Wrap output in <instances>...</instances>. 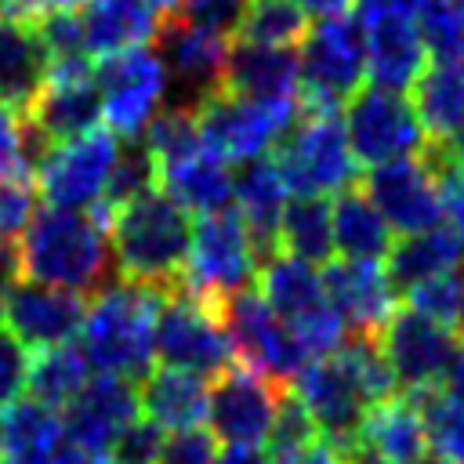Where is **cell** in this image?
<instances>
[{"instance_id": "cell-1", "label": "cell", "mask_w": 464, "mask_h": 464, "mask_svg": "<svg viewBox=\"0 0 464 464\" xmlns=\"http://www.w3.org/2000/svg\"><path fill=\"white\" fill-rule=\"evenodd\" d=\"M112 268L109 228L91 210L44 207L29 218L11 246V272L18 279L62 286L72 294H98Z\"/></svg>"}, {"instance_id": "cell-2", "label": "cell", "mask_w": 464, "mask_h": 464, "mask_svg": "<svg viewBox=\"0 0 464 464\" xmlns=\"http://www.w3.org/2000/svg\"><path fill=\"white\" fill-rule=\"evenodd\" d=\"M163 294L167 290L120 279L112 286H102L87 301L80 352L98 373H120L134 381L152 370V334Z\"/></svg>"}, {"instance_id": "cell-3", "label": "cell", "mask_w": 464, "mask_h": 464, "mask_svg": "<svg viewBox=\"0 0 464 464\" xmlns=\"http://www.w3.org/2000/svg\"><path fill=\"white\" fill-rule=\"evenodd\" d=\"M188 214L160 188L134 196L109 221V243L120 279L174 290L188 257Z\"/></svg>"}, {"instance_id": "cell-4", "label": "cell", "mask_w": 464, "mask_h": 464, "mask_svg": "<svg viewBox=\"0 0 464 464\" xmlns=\"http://www.w3.org/2000/svg\"><path fill=\"white\" fill-rule=\"evenodd\" d=\"M297 98H243L214 91L196 102L199 145L221 163H250L279 145V138L297 123Z\"/></svg>"}, {"instance_id": "cell-5", "label": "cell", "mask_w": 464, "mask_h": 464, "mask_svg": "<svg viewBox=\"0 0 464 464\" xmlns=\"http://www.w3.org/2000/svg\"><path fill=\"white\" fill-rule=\"evenodd\" d=\"M254 279H257V294L290 326V334L304 348L308 362L326 359L341 348V341L348 337L344 323L323 290V276L308 261H297V257L276 250L257 265Z\"/></svg>"}, {"instance_id": "cell-6", "label": "cell", "mask_w": 464, "mask_h": 464, "mask_svg": "<svg viewBox=\"0 0 464 464\" xmlns=\"http://www.w3.org/2000/svg\"><path fill=\"white\" fill-rule=\"evenodd\" d=\"M301 87H297V105L301 116L315 112H337L366 76V47H362V29L355 14H330L319 18L304 40H301Z\"/></svg>"}, {"instance_id": "cell-7", "label": "cell", "mask_w": 464, "mask_h": 464, "mask_svg": "<svg viewBox=\"0 0 464 464\" xmlns=\"http://www.w3.org/2000/svg\"><path fill=\"white\" fill-rule=\"evenodd\" d=\"M257 265L261 261H257V250H254V239L243 218L232 207H225V210L203 214L192 225L188 257H185L178 286L192 294L196 301L218 308L236 290L250 286V279L257 276Z\"/></svg>"}, {"instance_id": "cell-8", "label": "cell", "mask_w": 464, "mask_h": 464, "mask_svg": "<svg viewBox=\"0 0 464 464\" xmlns=\"http://www.w3.org/2000/svg\"><path fill=\"white\" fill-rule=\"evenodd\" d=\"M272 160L279 163L290 196L341 192V188H352L359 178V160L352 156V145L337 112L297 116V123L279 138Z\"/></svg>"}, {"instance_id": "cell-9", "label": "cell", "mask_w": 464, "mask_h": 464, "mask_svg": "<svg viewBox=\"0 0 464 464\" xmlns=\"http://www.w3.org/2000/svg\"><path fill=\"white\" fill-rule=\"evenodd\" d=\"M120 145L123 138H116L109 127H94L80 138L47 145L33 167L36 196H44L47 207L91 210L105 196Z\"/></svg>"}, {"instance_id": "cell-10", "label": "cell", "mask_w": 464, "mask_h": 464, "mask_svg": "<svg viewBox=\"0 0 464 464\" xmlns=\"http://www.w3.org/2000/svg\"><path fill=\"white\" fill-rule=\"evenodd\" d=\"M218 315H221L225 337L232 344V362L257 370L283 384H290L297 377V370L308 362V355L297 344V337L290 334V326L265 304V297L254 286H243L232 297H225L218 304Z\"/></svg>"}, {"instance_id": "cell-11", "label": "cell", "mask_w": 464, "mask_h": 464, "mask_svg": "<svg viewBox=\"0 0 464 464\" xmlns=\"http://www.w3.org/2000/svg\"><path fill=\"white\" fill-rule=\"evenodd\" d=\"M152 352L163 366L199 377H218L225 366H232V344L225 337L218 308L196 301L181 286L167 290L160 301Z\"/></svg>"}, {"instance_id": "cell-12", "label": "cell", "mask_w": 464, "mask_h": 464, "mask_svg": "<svg viewBox=\"0 0 464 464\" xmlns=\"http://www.w3.org/2000/svg\"><path fill=\"white\" fill-rule=\"evenodd\" d=\"M94 83L102 94V123L116 138H138L145 123L160 112L170 72L163 58L145 44L105 54L94 69Z\"/></svg>"}, {"instance_id": "cell-13", "label": "cell", "mask_w": 464, "mask_h": 464, "mask_svg": "<svg viewBox=\"0 0 464 464\" xmlns=\"http://www.w3.org/2000/svg\"><path fill=\"white\" fill-rule=\"evenodd\" d=\"M344 134L352 145V156L366 167L420 156L428 149V134L413 112V105L381 87H359L344 102Z\"/></svg>"}, {"instance_id": "cell-14", "label": "cell", "mask_w": 464, "mask_h": 464, "mask_svg": "<svg viewBox=\"0 0 464 464\" xmlns=\"http://www.w3.org/2000/svg\"><path fill=\"white\" fill-rule=\"evenodd\" d=\"M83 312H87L83 294L62 286L18 279V276H7V283L0 286V330L22 352H40L72 341L83 326Z\"/></svg>"}, {"instance_id": "cell-15", "label": "cell", "mask_w": 464, "mask_h": 464, "mask_svg": "<svg viewBox=\"0 0 464 464\" xmlns=\"http://www.w3.org/2000/svg\"><path fill=\"white\" fill-rule=\"evenodd\" d=\"M290 384L272 381L239 362L225 366L207 388V420L210 435L225 446H261L272 431L276 410Z\"/></svg>"}, {"instance_id": "cell-16", "label": "cell", "mask_w": 464, "mask_h": 464, "mask_svg": "<svg viewBox=\"0 0 464 464\" xmlns=\"http://www.w3.org/2000/svg\"><path fill=\"white\" fill-rule=\"evenodd\" d=\"M359 29L366 47V76L381 91H410L420 69L428 65V51L420 44L410 0H377L359 7Z\"/></svg>"}, {"instance_id": "cell-17", "label": "cell", "mask_w": 464, "mask_h": 464, "mask_svg": "<svg viewBox=\"0 0 464 464\" xmlns=\"http://www.w3.org/2000/svg\"><path fill=\"white\" fill-rule=\"evenodd\" d=\"M377 344H381L399 388H406V392L439 388V381L457 352V337L450 334V326L420 315L410 304L395 308L384 319V326L377 330Z\"/></svg>"}, {"instance_id": "cell-18", "label": "cell", "mask_w": 464, "mask_h": 464, "mask_svg": "<svg viewBox=\"0 0 464 464\" xmlns=\"http://www.w3.org/2000/svg\"><path fill=\"white\" fill-rule=\"evenodd\" d=\"M362 192L381 210L388 228L399 232V236L424 232V228H435L442 221L439 178H435V170H431L424 152L370 167Z\"/></svg>"}, {"instance_id": "cell-19", "label": "cell", "mask_w": 464, "mask_h": 464, "mask_svg": "<svg viewBox=\"0 0 464 464\" xmlns=\"http://www.w3.org/2000/svg\"><path fill=\"white\" fill-rule=\"evenodd\" d=\"M294 395L304 402V410L315 420L319 439L334 453H341V450H348V446L359 442L366 402L359 399V392L348 381V373L337 362V355L304 362L297 370V377H294Z\"/></svg>"}, {"instance_id": "cell-20", "label": "cell", "mask_w": 464, "mask_h": 464, "mask_svg": "<svg viewBox=\"0 0 464 464\" xmlns=\"http://www.w3.org/2000/svg\"><path fill=\"white\" fill-rule=\"evenodd\" d=\"M62 431L65 442L87 446V450H105L116 442V435L141 417V402H138V388L130 377L120 373H94L87 377V384L62 406Z\"/></svg>"}, {"instance_id": "cell-21", "label": "cell", "mask_w": 464, "mask_h": 464, "mask_svg": "<svg viewBox=\"0 0 464 464\" xmlns=\"http://www.w3.org/2000/svg\"><path fill=\"white\" fill-rule=\"evenodd\" d=\"M160 44H163V65L170 80L185 91L181 102L196 105L207 94L221 91L225 80V62H228V36L188 25V22H160Z\"/></svg>"}, {"instance_id": "cell-22", "label": "cell", "mask_w": 464, "mask_h": 464, "mask_svg": "<svg viewBox=\"0 0 464 464\" xmlns=\"http://www.w3.org/2000/svg\"><path fill=\"white\" fill-rule=\"evenodd\" d=\"M323 290L352 334H377L384 319L395 312V290L381 268V261H326Z\"/></svg>"}, {"instance_id": "cell-23", "label": "cell", "mask_w": 464, "mask_h": 464, "mask_svg": "<svg viewBox=\"0 0 464 464\" xmlns=\"http://www.w3.org/2000/svg\"><path fill=\"white\" fill-rule=\"evenodd\" d=\"M29 127L40 134L44 145H58L69 138H80L102 123V94L94 76L76 80H44L36 98L25 109Z\"/></svg>"}, {"instance_id": "cell-24", "label": "cell", "mask_w": 464, "mask_h": 464, "mask_svg": "<svg viewBox=\"0 0 464 464\" xmlns=\"http://www.w3.org/2000/svg\"><path fill=\"white\" fill-rule=\"evenodd\" d=\"M232 199H236V214L243 218L250 239H254L257 261H265L268 254L279 250V218L290 199L279 163L272 156H257V160L243 163V170L232 181Z\"/></svg>"}, {"instance_id": "cell-25", "label": "cell", "mask_w": 464, "mask_h": 464, "mask_svg": "<svg viewBox=\"0 0 464 464\" xmlns=\"http://www.w3.org/2000/svg\"><path fill=\"white\" fill-rule=\"evenodd\" d=\"M301 62L294 47H261V44H232L225 62L221 91L243 98H297Z\"/></svg>"}, {"instance_id": "cell-26", "label": "cell", "mask_w": 464, "mask_h": 464, "mask_svg": "<svg viewBox=\"0 0 464 464\" xmlns=\"http://www.w3.org/2000/svg\"><path fill=\"white\" fill-rule=\"evenodd\" d=\"M80 29L87 54H116L127 47H145L160 33V14L149 0H83Z\"/></svg>"}, {"instance_id": "cell-27", "label": "cell", "mask_w": 464, "mask_h": 464, "mask_svg": "<svg viewBox=\"0 0 464 464\" xmlns=\"http://www.w3.org/2000/svg\"><path fill=\"white\" fill-rule=\"evenodd\" d=\"M47 62L33 18H0V105L25 112L47 80Z\"/></svg>"}, {"instance_id": "cell-28", "label": "cell", "mask_w": 464, "mask_h": 464, "mask_svg": "<svg viewBox=\"0 0 464 464\" xmlns=\"http://www.w3.org/2000/svg\"><path fill=\"white\" fill-rule=\"evenodd\" d=\"M65 442L62 413L36 399H14L0 410V464H51Z\"/></svg>"}, {"instance_id": "cell-29", "label": "cell", "mask_w": 464, "mask_h": 464, "mask_svg": "<svg viewBox=\"0 0 464 464\" xmlns=\"http://www.w3.org/2000/svg\"><path fill=\"white\" fill-rule=\"evenodd\" d=\"M138 402H141V417H149L163 431H185L203 424L207 417V384L199 373L156 366L141 377Z\"/></svg>"}, {"instance_id": "cell-30", "label": "cell", "mask_w": 464, "mask_h": 464, "mask_svg": "<svg viewBox=\"0 0 464 464\" xmlns=\"http://www.w3.org/2000/svg\"><path fill=\"white\" fill-rule=\"evenodd\" d=\"M232 181H236V174L228 170V163L214 160L203 149L156 170L160 192L170 196L185 214H199V218L225 210L232 203Z\"/></svg>"}, {"instance_id": "cell-31", "label": "cell", "mask_w": 464, "mask_h": 464, "mask_svg": "<svg viewBox=\"0 0 464 464\" xmlns=\"http://www.w3.org/2000/svg\"><path fill=\"white\" fill-rule=\"evenodd\" d=\"M464 261V243L453 228H424V232H410L399 243H392L388 257H384V276L392 283L395 294H406L410 286L453 272Z\"/></svg>"}, {"instance_id": "cell-32", "label": "cell", "mask_w": 464, "mask_h": 464, "mask_svg": "<svg viewBox=\"0 0 464 464\" xmlns=\"http://www.w3.org/2000/svg\"><path fill=\"white\" fill-rule=\"evenodd\" d=\"M413 112L428 141H450L464 123V62H431L413 80Z\"/></svg>"}, {"instance_id": "cell-33", "label": "cell", "mask_w": 464, "mask_h": 464, "mask_svg": "<svg viewBox=\"0 0 464 464\" xmlns=\"http://www.w3.org/2000/svg\"><path fill=\"white\" fill-rule=\"evenodd\" d=\"M330 225H334V246L341 250V257L352 261H384L395 243L388 221L359 188L337 192V199L330 203Z\"/></svg>"}, {"instance_id": "cell-34", "label": "cell", "mask_w": 464, "mask_h": 464, "mask_svg": "<svg viewBox=\"0 0 464 464\" xmlns=\"http://www.w3.org/2000/svg\"><path fill=\"white\" fill-rule=\"evenodd\" d=\"M359 439L366 446H373L388 464H413L428 450L424 420H420V413L406 392L370 406L362 417Z\"/></svg>"}, {"instance_id": "cell-35", "label": "cell", "mask_w": 464, "mask_h": 464, "mask_svg": "<svg viewBox=\"0 0 464 464\" xmlns=\"http://www.w3.org/2000/svg\"><path fill=\"white\" fill-rule=\"evenodd\" d=\"M91 377V362L76 344H51L25 355V384L22 392L44 406L62 410Z\"/></svg>"}, {"instance_id": "cell-36", "label": "cell", "mask_w": 464, "mask_h": 464, "mask_svg": "<svg viewBox=\"0 0 464 464\" xmlns=\"http://www.w3.org/2000/svg\"><path fill=\"white\" fill-rule=\"evenodd\" d=\"M279 254L308 265H326L334 257L330 203L323 196H294L279 218Z\"/></svg>"}, {"instance_id": "cell-37", "label": "cell", "mask_w": 464, "mask_h": 464, "mask_svg": "<svg viewBox=\"0 0 464 464\" xmlns=\"http://www.w3.org/2000/svg\"><path fill=\"white\" fill-rule=\"evenodd\" d=\"M334 355L344 366V373L355 384L366 410L399 395V381H395V373H392V366H388V359L377 344V334H348Z\"/></svg>"}, {"instance_id": "cell-38", "label": "cell", "mask_w": 464, "mask_h": 464, "mask_svg": "<svg viewBox=\"0 0 464 464\" xmlns=\"http://www.w3.org/2000/svg\"><path fill=\"white\" fill-rule=\"evenodd\" d=\"M308 33V14L294 0H250L236 40L261 44V47H294Z\"/></svg>"}, {"instance_id": "cell-39", "label": "cell", "mask_w": 464, "mask_h": 464, "mask_svg": "<svg viewBox=\"0 0 464 464\" xmlns=\"http://www.w3.org/2000/svg\"><path fill=\"white\" fill-rule=\"evenodd\" d=\"M141 134H145L141 145L149 149L156 170L167 167V163H178V160H185V156H192V152L203 149V145H199V127H196V105H188V102H178V105H170V109H160V112L145 123Z\"/></svg>"}, {"instance_id": "cell-40", "label": "cell", "mask_w": 464, "mask_h": 464, "mask_svg": "<svg viewBox=\"0 0 464 464\" xmlns=\"http://www.w3.org/2000/svg\"><path fill=\"white\" fill-rule=\"evenodd\" d=\"M431 62H464V11L457 0H410Z\"/></svg>"}, {"instance_id": "cell-41", "label": "cell", "mask_w": 464, "mask_h": 464, "mask_svg": "<svg viewBox=\"0 0 464 464\" xmlns=\"http://www.w3.org/2000/svg\"><path fill=\"white\" fill-rule=\"evenodd\" d=\"M424 420V435L435 446L439 457H446L450 464H464V406L446 399L439 388H420V392H406Z\"/></svg>"}, {"instance_id": "cell-42", "label": "cell", "mask_w": 464, "mask_h": 464, "mask_svg": "<svg viewBox=\"0 0 464 464\" xmlns=\"http://www.w3.org/2000/svg\"><path fill=\"white\" fill-rule=\"evenodd\" d=\"M47 145L29 127L25 112L0 105V181L7 178H33V167Z\"/></svg>"}, {"instance_id": "cell-43", "label": "cell", "mask_w": 464, "mask_h": 464, "mask_svg": "<svg viewBox=\"0 0 464 464\" xmlns=\"http://www.w3.org/2000/svg\"><path fill=\"white\" fill-rule=\"evenodd\" d=\"M406 304L417 308L420 315L442 323V326H453L457 323V304H460V272H442V276H431L417 286H410L406 294Z\"/></svg>"}, {"instance_id": "cell-44", "label": "cell", "mask_w": 464, "mask_h": 464, "mask_svg": "<svg viewBox=\"0 0 464 464\" xmlns=\"http://www.w3.org/2000/svg\"><path fill=\"white\" fill-rule=\"evenodd\" d=\"M319 439V431H315V420H312V413L304 410V402L294 395V388H286V395H283V402H279V410H276V420H272V431H268V450H272V457L276 453H286V450H297V446H308V442H315Z\"/></svg>"}, {"instance_id": "cell-45", "label": "cell", "mask_w": 464, "mask_h": 464, "mask_svg": "<svg viewBox=\"0 0 464 464\" xmlns=\"http://www.w3.org/2000/svg\"><path fill=\"white\" fill-rule=\"evenodd\" d=\"M36 214V185L33 178H7L0 181V246L11 250L25 232L29 218Z\"/></svg>"}, {"instance_id": "cell-46", "label": "cell", "mask_w": 464, "mask_h": 464, "mask_svg": "<svg viewBox=\"0 0 464 464\" xmlns=\"http://www.w3.org/2000/svg\"><path fill=\"white\" fill-rule=\"evenodd\" d=\"M435 178H439V203H442V218H450V228L460 236L464 243V170L446 156V149L439 141H428L424 149Z\"/></svg>"}, {"instance_id": "cell-47", "label": "cell", "mask_w": 464, "mask_h": 464, "mask_svg": "<svg viewBox=\"0 0 464 464\" xmlns=\"http://www.w3.org/2000/svg\"><path fill=\"white\" fill-rule=\"evenodd\" d=\"M163 439H167V431L160 424H152L149 417H134L109 446V457L116 464H156Z\"/></svg>"}, {"instance_id": "cell-48", "label": "cell", "mask_w": 464, "mask_h": 464, "mask_svg": "<svg viewBox=\"0 0 464 464\" xmlns=\"http://www.w3.org/2000/svg\"><path fill=\"white\" fill-rule=\"evenodd\" d=\"M246 4L250 0H185L181 11L174 18H167V22H188V25L221 33V36H236Z\"/></svg>"}, {"instance_id": "cell-49", "label": "cell", "mask_w": 464, "mask_h": 464, "mask_svg": "<svg viewBox=\"0 0 464 464\" xmlns=\"http://www.w3.org/2000/svg\"><path fill=\"white\" fill-rule=\"evenodd\" d=\"M214 460H218L214 435L196 424V428H185V431H170L163 439V450H160L156 464H214Z\"/></svg>"}, {"instance_id": "cell-50", "label": "cell", "mask_w": 464, "mask_h": 464, "mask_svg": "<svg viewBox=\"0 0 464 464\" xmlns=\"http://www.w3.org/2000/svg\"><path fill=\"white\" fill-rule=\"evenodd\" d=\"M268 464H341V460H337V453L323 439H315L308 446H297V450H286V453L268 457Z\"/></svg>"}, {"instance_id": "cell-51", "label": "cell", "mask_w": 464, "mask_h": 464, "mask_svg": "<svg viewBox=\"0 0 464 464\" xmlns=\"http://www.w3.org/2000/svg\"><path fill=\"white\" fill-rule=\"evenodd\" d=\"M439 392L464 406V348L460 344H457V352H453V359H450V366H446V373L439 381Z\"/></svg>"}, {"instance_id": "cell-52", "label": "cell", "mask_w": 464, "mask_h": 464, "mask_svg": "<svg viewBox=\"0 0 464 464\" xmlns=\"http://www.w3.org/2000/svg\"><path fill=\"white\" fill-rule=\"evenodd\" d=\"M51 464H116V460L105 450H87V446H76V442H62Z\"/></svg>"}, {"instance_id": "cell-53", "label": "cell", "mask_w": 464, "mask_h": 464, "mask_svg": "<svg viewBox=\"0 0 464 464\" xmlns=\"http://www.w3.org/2000/svg\"><path fill=\"white\" fill-rule=\"evenodd\" d=\"M214 464H268V457L257 446H228L225 453H218Z\"/></svg>"}, {"instance_id": "cell-54", "label": "cell", "mask_w": 464, "mask_h": 464, "mask_svg": "<svg viewBox=\"0 0 464 464\" xmlns=\"http://www.w3.org/2000/svg\"><path fill=\"white\" fill-rule=\"evenodd\" d=\"M337 460H341V464H388V460H384V457H381L373 446H366L362 439H359L355 446L341 450V453H337Z\"/></svg>"}, {"instance_id": "cell-55", "label": "cell", "mask_w": 464, "mask_h": 464, "mask_svg": "<svg viewBox=\"0 0 464 464\" xmlns=\"http://www.w3.org/2000/svg\"><path fill=\"white\" fill-rule=\"evenodd\" d=\"M304 14H315V18H330V14H344L352 7V0H294Z\"/></svg>"}, {"instance_id": "cell-56", "label": "cell", "mask_w": 464, "mask_h": 464, "mask_svg": "<svg viewBox=\"0 0 464 464\" xmlns=\"http://www.w3.org/2000/svg\"><path fill=\"white\" fill-rule=\"evenodd\" d=\"M0 18H36L33 0H0Z\"/></svg>"}, {"instance_id": "cell-57", "label": "cell", "mask_w": 464, "mask_h": 464, "mask_svg": "<svg viewBox=\"0 0 464 464\" xmlns=\"http://www.w3.org/2000/svg\"><path fill=\"white\" fill-rule=\"evenodd\" d=\"M442 149H446V156L464 170V123L453 130V138H450V141H442Z\"/></svg>"}, {"instance_id": "cell-58", "label": "cell", "mask_w": 464, "mask_h": 464, "mask_svg": "<svg viewBox=\"0 0 464 464\" xmlns=\"http://www.w3.org/2000/svg\"><path fill=\"white\" fill-rule=\"evenodd\" d=\"M149 4H152V11L160 14V22H167V18H174V14L181 11L185 0H149Z\"/></svg>"}, {"instance_id": "cell-59", "label": "cell", "mask_w": 464, "mask_h": 464, "mask_svg": "<svg viewBox=\"0 0 464 464\" xmlns=\"http://www.w3.org/2000/svg\"><path fill=\"white\" fill-rule=\"evenodd\" d=\"M36 4V14L40 11H62V7H80L83 0H33Z\"/></svg>"}, {"instance_id": "cell-60", "label": "cell", "mask_w": 464, "mask_h": 464, "mask_svg": "<svg viewBox=\"0 0 464 464\" xmlns=\"http://www.w3.org/2000/svg\"><path fill=\"white\" fill-rule=\"evenodd\" d=\"M457 330H460V337H464V272H460V304H457V323H453Z\"/></svg>"}, {"instance_id": "cell-61", "label": "cell", "mask_w": 464, "mask_h": 464, "mask_svg": "<svg viewBox=\"0 0 464 464\" xmlns=\"http://www.w3.org/2000/svg\"><path fill=\"white\" fill-rule=\"evenodd\" d=\"M7 268H11V250L0 246V286L7 283Z\"/></svg>"}, {"instance_id": "cell-62", "label": "cell", "mask_w": 464, "mask_h": 464, "mask_svg": "<svg viewBox=\"0 0 464 464\" xmlns=\"http://www.w3.org/2000/svg\"><path fill=\"white\" fill-rule=\"evenodd\" d=\"M413 464H450V460H446V457H439V453H428V450H424V453H420Z\"/></svg>"}, {"instance_id": "cell-63", "label": "cell", "mask_w": 464, "mask_h": 464, "mask_svg": "<svg viewBox=\"0 0 464 464\" xmlns=\"http://www.w3.org/2000/svg\"><path fill=\"white\" fill-rule=\"evenodd\" d=\"M457 4H460V11H464V0H457Z\"/></svg>"}]
</instances>
